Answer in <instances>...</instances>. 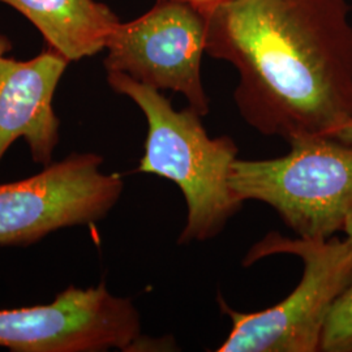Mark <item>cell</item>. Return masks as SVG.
Segmentation results:
<instances>
[{
	"instance_id": "ba28073f",
	"label": "cell",
	"mask_w": 352,
	"mask_h": 352,
	"mask_svg": "<svg viewBox=\"0 0 352 352\" xmlns=\"http://www.w3.org/2000/svg\"><path fill=\"white\" fill-rule=\"evenodd\" d=\"M11 49L0 32V162L13 142L23 139L32 160L45 167L52 164L59 144L54 96L71 62L51 49L17 60L8 55Z\"/></svg>"
},
{
	"instance_id": "8992f818",
	"label": "cell",
	"mask_w": 352,
	"mask_h": 352,
	"mask_svg": "<svg viewBox=\"0 0 352 352\" xmlns=\"http://www.w3.org/2000/svg\"><path fill=\"white\" fill-rule=\"evenodd\" d=\"M96 153H74L37 175L0 184V245H28L64 227L101 221L124 182L101 171Z\"/></svg>"
},
{
	"instance_id": "9c48e42d",
	"label": "cell",
	"mask_w": 352,
	"mask_h": 352,
	"mask_svg": "<svg viewBox=\"0 0 352 352\" xmlns=\"http://www.w3.org/2000/svg\"><path fill=\"white\" fill-rule=\"evenodd\" d=\"M23 13L43 36L49 49L68 62L106 49L118 16L96 0H0Z\"/></svg>"
},
{
	"instance_id": "6da1fadb",
	"label": "cell",
	"mask_w": 352,
	"mask_h": 352,
	"mask_svg": "<svg viewBox=\"0 0 352 352\" xmlns=\"http://www.w3.org/2000/svg\"><path fill=\"white\" fill-rule=\"evenodd\" d=\"M350 12L347 0H226L206 14V54L236 69L248 126L289 142L351 123Z\"/></svg>"
},
{
	"instance_id": "8fae6325",
	"label": "cell",
	"mask_w": 352,
	"mask_h": 352,
	"mask_svg": "<svg viewBox=\"0 0 352 352\" xmlns=\"http://www.w3.org/2000/svg\"><path fill=\"white\" fill-rule=\"evenodd\" d=\"M184 1L190 3L192 6L197 7L199 10H201L202 12L208 14V13L210 12L217 6H219L221 3H223V1H226V0H184Z\"/></svg>"
},
{
	"instance_id": "52a82bcc",
	"label": "cell",
	"mask_w": 352,
	"mask_h": 352,
	"mask_svg": "<svg viewBox=\"0 0 352 352\" xmlns=\"http://www.w3.org/2000/svg\"><path fill=\"white\" fill-rule=\"evenodd\" d=\"M144 340L131 299L69 286L46 305L0 311V347L14 352L132 351Z\"/></svg>"
},
{
	"instance_id": "4fadbf2b",
	"label": "cell",
	"mask_w": 352,
	"mask_h": 352,
	"mask_svg": "<svg viewBox=\"0 0 352 352\" xmlns=\"http://www.w3.org/2000/svg\"><path fill=\"white\" fill-rule=\"evenodd\" d=\"M343 232L346 234V239L350 243V245L352 247V214L349 217L347 222H346V226L343 228Z\"/></svg>"
},
{
	"instance_id": "7a4b0ae2",
	"label": "cell",
	"mask_w": 352,
	"mask_h": 352,
	"mask_svg": "<svg viewBox=\"0 0 352 352\" xmlns=\"http://www.w3.org/2000/svg\"><path fill=\"white\" fill-rule=\"evenodd\" d=\"M113 91L139 106L148 123L145 153L138 171L171 180L187 204L179 244L206 241L219 235L243 204L230 187L238 145L230 136L210 138L202 116L190 107L180 111L158 89L120 72H107Z\"/></svg>"
},
{
	"instance_id": "3957f363",
	"label": "cell",
	"mask_w": 352,
	"mask_h": 352,
	"mask_svg": "<svg viewBox=\"0 0 352 352\" xmlns=\"http://www.w3.org/2000/svg\"><path fill=\"white\" fill-rule=\"evenodd\" d=\"M294 254L302 263V279L289 296L260 312L232 309L222 296L218 305L231 330L218 352H317L327 316L352 282V247L347 239H289L272 232L254 244L244 265L273 254Z\"/></svg>"
},
{
	"instance_id": "277c9868",
	"label": "cell",
	"mask_w": 352,
	"mask_h": 352,
	"mask_svg": "<svg viewBox=\"0 0 352 352\" xmlns=\"http://www.w3.org/2000/svg\"><path fill=\"white\" fill-rule=\"evenodd\" d=\"M270 160H239L230 187L241 204L264 202L299 238L329 239L352 214V144L329 135H302Z\"/></svg>"
},
{
	"instance_id": "30bf717a",
	"label": "cell",
	"mask_w": 352,
	"mask_h": 352,
	"mask_svg": "<svg viewBox=\"0 0 352 352\" xmlns=\"http://www.w3.org/2000/svg\"><path fill=\"white\" fill-rule=\"evenodd\" d=\"M320 351L352 352V282L331 307Z\"/></svg>"
},
{
	"instance_id": "7c38bea8",
	"label": "cell",
	"mask_w": 352,
	"mask_h": 352,
	"mask_svg": "<svg viewBox=\"0 0 352 352\" xmlns=\"http://www.w3.org/2000/svg\"><path fill=\"white\" fill-rule=\"evenodd\" d=\"M334 138L340 139L343 142H347V144H352V122L349 123L347 126L340 128V131L334 135Z\"/></svg>"
},
{
	"instance_id": "5b68a950",
	"label": "cell",
	"mask_w": 352,
	"mask_h": 352,
	"mask_svg": "<svg viewBox=\"0 0 352 352\" xmlns=\"http://www.w3.org/2000/svg\"><path fill=\"white\" fill-rule=\"evenodd\" d=\"M206 29V13L190 3L157 0L148 12L113 29L104 68L179 93L204 118L210 111L201 74Z\"/></svg>"
}]
</instances>
